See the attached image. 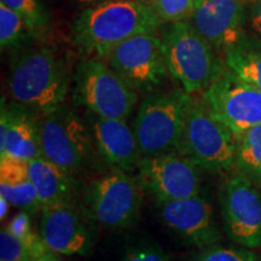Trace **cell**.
I'll return each instance as SVG.
<instances>
[{
  "label": "cell",
  "mask_w": 261,
  "mask_h": 261,
  "mask_svg": "<svg viewBox=\"0 0 261 261\" xmlns=\"http://www.w3.org/2000/svg\"><path fill=\"white\" fill-rule=\"evenodd\" d=\"M161 24L146 3L106 0L77 15L73 24V38L85 54L106 58L119 44L136 35L158 33Z\"/></svg>",
  "instance_id": "6da1fadb"
},
{
  "label": "cell",
  "mask_w": 261,
  "mask_h": 261,
  "mask_svg": "<svg viewBox=\"0 0 261 261\" xmlns=\"http://www.w3.org/2000/svg\"><path fill=\"white\" fill-rule=\"evenodd\" d=\"M69 81L63 57L48 47L32 48L12 63L9 91L15 103L46 115L63 107Z\"/></svg>",
  "instance_id": "7a4b0ae2"
},
{
  "label": "cell",
  "mask_w": 261,
  "mask_h": 261,
  "mask_svg": "<svg viewBox=\"0 0 261 261\" xmlns=\"http://www.w3.org/2000/svg\"><path fill=\"white\" fill-rule=\"evenodd\" d=\"M161 40L168 74L192 97L203 93L224 69L215 48L189 21L168 24Z\"/></svg>",
  "instance_id": "3957f363"
},
{
  "label": "cell",
  "mask_w": 261,
  "mask_h": 261,
  "mask_svg": "<svg viewBox=\"0 0 261 261\" xmlns=\"http://www.w3.org/2000/svg\"><path fill=\"white\" fill-rule=\"evenodd\" d=\"M177 152L208 172H226L236 163L237 138L202 98L192 97Z\"/></svg>",
  "instance_id": "277c9868"
},
{
  "label": "cell",
  "mask_w": 261,
  "mask_h": 261,
  "mask_svg": "<svg viewBox=\"0 0 261 261\" xmlns=\"http://www.w3.org/2000/svg\"><path fill=\"white\" fill-rule=\"evenodd\" d=\"M191 102L182 89L145 97L133 122L143 158L177 151Z\"/></svg>",
  "instance_id": "5b68a950"
},
{
  "label": "cell",
  "mask_w": 261,
  "mask_h": 261,
  "mask_svg": "<svg viewBox=\"0 0 261 261\" xmlns=\"http://www.w3.org/2000/svg\"><path fill=\"white\" fill-rule=\"evenodd\" d=\"M73 97L94 116L126 120L138 102V93L112 68L92 58L77 65Z\"/></svg>",
  "instance_id": "8992f818"
},
{
  "label": "cell",
  "mask_w": 261,
  "mask_h": 261,
  "mask_svg": "<svg viewBox=\"0 0 261 261\" xmlns=\"http://www.w3.org/2000/svg\"><path fill=\"white\" fill-rule=\"evenodd\" d=\"M202 99L236 138L261 123V92L228 68L215 77Z\"/></svg>",
  "instance_id": "52a82bcc"
},
{
  "label": "cell",
  "mask_w": 261,
  "mask_h": 261,
  "mask_svg": "<svg viewBox=\"0 0 261 261\" xmlns=\"http://www.w3.org/2000/svg\"><path fill=\"white\" fill-rule=\"evenodd\" d=\"M104 60L137 92L154 90L168 73L158 33L139 34L121 42Z\"/></svg>",
  "instance_id": "ba28073f"
},
{
  "label": "cell",
  "mask_w": 261,
  "mask_h": 261,
  "mask_svg": "<svg viewBox=\"0 0 261 261\" xmlns=\"http://www.w3.org/2000/svg\"><path fill=\"white\" fill-rule=\"evenodd\" d=\"M142 198L138 179L121 169L94 179L87 190V203L94 220L113 228L127 227L135 223Z\"/></svg>",
  "instance_id": "9c48e42d"
},
{
  "label": "cell",
  "mask_w": 261,
  "mask_h": 261,
  "mask_svg": "<svg viewBox=\"0 0 261 261\" xmlns=\"http://www.w3.org/2000/svg\"><path fill=\"white\" fill-rule=\"evenodd\" d=\"M40 145L42 158L74 174L89 159L91 138L80 117L61 107L40 123Z\"/></svg>",
  "instance_id": "30bf717a"
},
{
  "label": "cell",
  "mask_w": 261,
  "mask_h": 261,
  "mask_svg": "<svg viewBox=\"0 0 261 261\" xmlns=\"http://www.w3.org/2000/svg\"><path fill=\"white\" fill-rule=\"evenodd\" d=\"M138 180L158 203L198 195L201 177L198 166L180 154L144 156L138 162Z\"/></svg>",
  "instance_id": "8fae6325"
},
{
  "label": "cell",
  "mask_w": 261,
  "mask_h": 261,
  "mask_svg": "<svg viewBox=\"0 0 261 261\" xmlns=\"http://www.w3.org/2000/svg\"><path fill=\"white\" fill-rule=\"evenodd\" d=\"M225 231L247 248H261V194L242 172L234 173L221 194Z\"/></svg>",
  "instance_id": "7c38bea8"
},
{
  "label": "cell",
  "mask_w": 261,
  "mask_h": 261,
  "mask_svg": "<svg viewBox=\"0 0 261 261\" xmlns=\"http://www.w3.org/2000/svg\"><path fill=\"white\" fill-rule=\"evenodd\" d=\"M40 233L47 250L61 255H85L92 246V233L81 212L71 203L44 207Z\"/></svg>",
  "instance_id": "4fadbf2b"
},
{
  "label": "cell",
  "mask_w": 261,
  "mask_h": 261,
  "mask_svg": "<svg viewBox=\"0 0 261 261\" xmlns=\"http://www.w3.org/2000/svg\"><path fill=\"white\" fill-rule=\"evenodd\" d=\"M158 205L163 224L190 244L203 248L220 238L213 207L202 196L160 202Z\"/></svg>",
  "instance_id": "5bb4252c"
},
{
  "label": "cell",
  "mask_w": 261,
  "mask_h": 261,
  "mask_svg": "<svg viewBox=\"0 0 261 261\" xmlns=\"http://www.w3.org/2000/svg\"><path fill=\"white\" fill-rule=\"evenodd\" d=\"M190 21L215 50L226 51L244 34V2L200 0Z\"/></svg>",
  "instance_id": "9a60e30c"
},
{
  "label": "cell",
  "mask_w": 261,
  "mask_h": 261,
  "mask_svg": "<svg viewBox=\"0 0 261 261\" xmlns=\"http://www.w3.org/2000/svg\"><path fill=\"white\" fill-rule=\"evenodd\" d=\"M21 159L24 161L41 158L40 123L34 110L14 103L2 102L0 117V158Z\"/></svg>",
  "instance_id": "2e32d148"
},
{
  "label": "cell",
  "mask_w": 261,
  "mask_h": 261,
  "mask_svg": "<svg viewBox=\"0 0 261 261\" xmlns=\"http://www.w3.org/2000/svg\"><path fill=\"white\" fill-rule=\"evenodd\" d=\"M93 138L99 154L115 169L130 171L140 161L138 142L133 129L121 119L93 120Z\"/></svg>",
  "instance_id": "e0dca14e"
},
{
  "label": "cell",
  "mask_w": 261,
  "mask_h": 261,
  "mask_svg": "<svg viewBox=\"0 0 261 261\" xmlns=\"http://www.w3.org/2000/svg\"><path fill=\"white\" fill-rule=\"evenodd\" d=\"M28 167L41 208L70 203L75 189L73 173L42 156L28 161Z\"/></svg>",
  "instance_id": "ac0fdd59"
},
{
  "label": "cell",
  "mask_w": 261,
  "mask_h": 261,
  "mask_svg": "<svg viewBox=\"0 0 261 261\" xmlns=\"http://www.w3.org/2000/svg\"><path fill=\"white\" fill-rule=\"evenodd\" d=\"M0 196L27 213L42 210L29 174L28 161L10 156L0 158Z\"/></svg>",
  "instance_id": "d6986e66"
},
{
  "label": "cell",
  "mask_w": 261,
  "mask_h": 261,
  "mask_svg": "<svg viewBox=\"0 0 261 261\" xmlns=\"http://www.w3.org/2000/svg\"><path fill=\"white\" fill-rule=\"evenodd\" d=\"M225 67L261 92V38L244 34L225 51Z\"/></svg>",
  "instance_id": "ffe728a7"
},
{
  "label": "cell",
  "mask_w": 261,
  "mask_h": 261,
  "mask_svg": "<svg viewBox=\"0 0 261 261\" xmlns=\"http://www.w3.org/2000/svg\"><path fill=\"white\" fill-rule=\"evenodd\" d=\"M236 163L246 175L261 178V123L237 137Z\"/></svg>",
  "instance_id": "44dd1931"
},
{
  "label": "cell",
  "mask_w": 261,
  "mask_h": 261,
  "mask_svg": "<svg viewBox=\"0 0 261 261\" xmlns=\"http://www.w3.org/2000/svg\"><path fill=\"white\" fill-rule=\"evenodd\" d=\"M6 228L27 247V249L34 260L44 256L45 254L50 253L47 250L44 240H42L41 234L34 232L32 230L31 219H29L27 212L23 211L21 213L16 214Z\"/></svg>",
  "instance_id": "7402d4cb"
},
{
  "label": "cell",
  "mask_w": 261,
  "mask_h": 261,
  "mask_svg": "<svg viewBox=\"0 0 261 261\" xmlns=\"http://www.w3.org/2000/svg\"><path fill=\"white\" fill-rule=\"evenodd\" d=\"M33 33L27 21L18 12L0 3V45L3 48L15 46Z\"/></svg>",
  "instance_id": "603a6c76"
},
{
  "label": "cell",
  "mask_w": 261,
  "mask_h": 261,
  "mask_svg": "<svg viewBox=\"0 0 261 261\" xmlns=\"http://www.w3.org/2000/svg\"><path fill=\"white\" fill-rule=\"evenodd\" d=\"M197 0H150V6L162 23L187 22L194 15Z\"/></svg>",
  "instance_id": "cb8c5ba5"
},
{
  "label": "cell",
  "mask_w": 261,
  "mask_h": 261,
  "mask_svg": "<svg viewBox=\"0 0 261 261\" xmlns=\"http://www.w3.org/2000/svg\"><path fill=\"white\" fill-rule=\"evenodd\" d=\"M0 3L18 12L27 21L33 33L41 32L46 27L48 16L40 0H0Z\"/></svg>",
  "instance_id": "d4e9b609"
},
{
  "label": "cell",
  "mask_w": 261,
  "mask_h": 261,
  "mask_svg": "<svg viewBox=\"0 0 261 261\" xmlns=\"http://www.w3.org/2000/svg\"><path fill=\"white\" fill-rule=\"evenodd\" d=\"M0 261L35 260L33 259L27 247L5 227L0 232Z\"/></svg>",
  "instance_id": "484cf974"
},
{
  "label": "cell",
  "mask_w": 261,
  "mask_h": 261,
  "mask_svg": "<svg viewBox=\"0 0 261 261\" xmlns=\"http://www.w3.org/2000/svg\"><path fill=\"white\" fill-rule=\"evenodd\" d=\"M196 261H256L253 253L232 248L213 247L202 254Z\"/></svg>",
  "instance_id": "4316f807"
},
{
  "label": "cell",
  "mask_w": 261,
  "mask_h": 261,
  "mask_svg": "<svg viewBox=\"0 0 261 261\" xmlns=\"http://www.w3.org/2000/svg\"><path fill=\"white\" fill-rule=\"evenodd\" d=\"M123 261H168L163 254L152 249H138L130 252Z\"/></svg>",
  "instance_id": "83f0119b"
},
{
  "label": "cell",
  "mask_w": 261,
  "mask_h": 261,
  "mask_svg": "<svg viewBox=\"0 0 261 261\" xmlns=\"http://www.w3.org/2000/svg\"><path fill=\"white\" fill-rule=\"evenodd\" d=\"M250 24L253 31L261 38V0L254 3L250 10Z\"/></svg>",
  "instance_id": "f1b7e54d"
},
{
  "label": "cell",
  "mask_w": 261,
  "mask_h": 261,
  "mask_svg": "<svg viewBox=\"0 0 261 261\" xmlns=\"http://www.w3.org/2000/svg\"><path fill=\"white\" fill-rule=\"evenodd\" d=\"M9 205L10 203L8 202V200L3 197V196H0V208H2V210H0V218H2V220H4L6 214H8Z\"/></svg>",
  "instance_id": "f546056e"
},
{
  "label": "cell",
  "mask_w": 261,
  "mask_h": 261,
  "mask_svg": "<svg viewBox=\"0 0 261 261\" xmlns=\"http://www.w3.org/2000/svg\"><path fill=\"white\" fill-rule=\"evenodd\" d=\"M35 261H60V259H58L56 254L47 253V254H45L44 256L39 257V259H37Z\"/></svg>",
  "instance_id": "4dcf8cb0"
},
{
  "label": "cell",
  "mask_w": 261,
  "mask_h": 261,
  "mask_svg": "<svg viewBox=\"0 0 261 261\" xmlns=\"http://www.w3.org/2000/svg\"><path fill=\"white\" fill-rule=\"evenodd\" d=\"M80 4H91V3H98V2H106V0H76Z\"/></svg>",
  "instance_id": "1f68e13d"
},
{
  "label": "cell",
  "mask_w": 261,
  "mask_h": 261,
  "mask_svg": "<svg viewBox=\"0 0 261 261\" xmlns=\"http://www.w3.org/2000/svg\"><path fill=\"white\" fill-rule=\"evenodd\" d=\"M252 2H254V3H255V2H259V0H252Z\"/></svg>",
  "instance_id": "d6a6232c"
},
{
  "label": "cell",
  "mask_w": 261,
  "mask_h": 261,
  "mask_svg": "<svg viewBox=\"0 0 261 261\" xmlns=\"http://www.w3.org/2000/svg\"><path fill=\"white\" fill-rule=\"evenodd\" d=\"M197 2H200V0H197Z\"/></svg>",
  "instance_id": "836d02e7"
}]
</instances>
